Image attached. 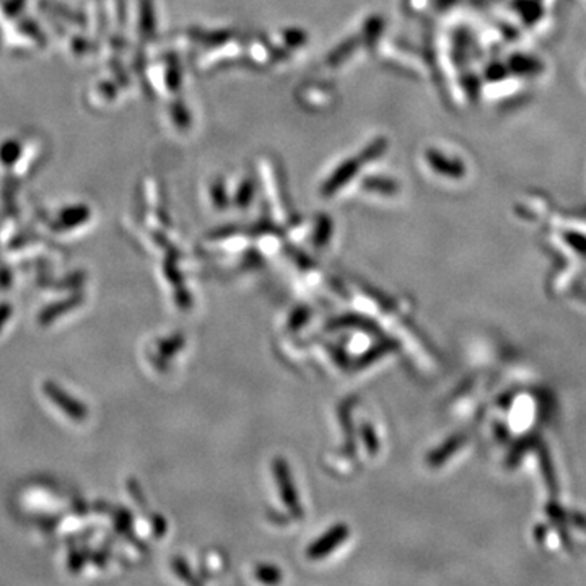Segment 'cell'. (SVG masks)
Segmentation results:
<instances>
[{
  "mask_svg": "<svg viewBox=\"0 0 586 586\" xmlns=\"http://www.w3.org/2000/svg\"><path fill=\"white\" fill-rule=\"evenodd\" d=\"M518 10L528 23L536 21L542 13L541 6H539L536 0H522V2H519V6H518Z\"/></svg>",
  "mask_w": 586,
  "mask_h": 586,
  "instance_id": "2",
  "label": "cell"
},
{
  "mask_svg": "<svg viewBox=\"0 0 586 586\" xmlns=\"http://www.w3.org/2000/svg\"><path fill=\"white\" fill-rule=\"evenodd\" d=\"M508 69L515 74L523 75V77H533V75H537L542 72L544 65L541 60L522 54V55H513V58L510 59Z\"/></svg>",
  "mask_w": 586,
  "mask_h": 586,
  "instance_id": "1",
  "label": "cell"
}]
</instances>
